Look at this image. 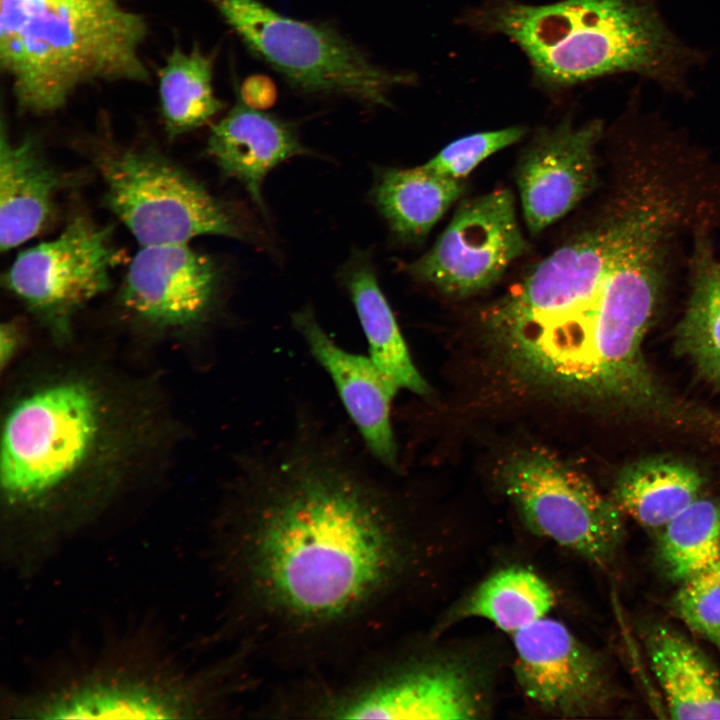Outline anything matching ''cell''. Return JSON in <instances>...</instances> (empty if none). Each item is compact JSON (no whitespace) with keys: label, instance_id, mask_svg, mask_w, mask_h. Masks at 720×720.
I'll use <instances>...</instances> for the list:
<instances>
[{"label":"cell","instance_id":"cell-1","mask_svg":"<svg viewBox=\"0 0 720 720\" xmlns=\"http://www.w3.org/2000/svg\"><path fill=\"white\" fill-rule=\"evenodd\" d=\"M336 448L302 439L254 468L228 544L261 604L296 624H329L359 612L402 562L376 482Z\"/></svg>","mask_w":720,"mask_h":720},{"label":"cell","instance_id":"cell-2","mask_svg":"<svg viewBox=\"0 0 720 720\" xmlns=\"http://www.w3.org/2000/svg\"><path fill=\"white\" fill-rule=\"evenodd\" d=\"M219 670L196 666L144 618L52 656L2 696L10 719H197L216 712Z\"/></svg>","mask_w":720,"mask_h":720},{"label":"cell","instance_id":"cell-3","mask_svg":"<svg viewBox=\"0 0 720 720\" xmlns=\"http://www.w3.org/2000/svg\"><path fill=\"white\" fill-rule=\"evenodd\" d=\"M472 23L516 43L553 88L629 72L681 90L701 58L671 32L656 0H494Z\"/></svg>","mask_w":720,"mask_h":720},{"label":"cell","instance_id":"cell-4","mask_svg":"<svg viewBox=\"0 0 720 720\" xmlns=\"http://www.w3.org/2000/svg\"><path fill=\"white\" fill-rule=\"evenodd\" d=\"M99 399L87 385L68 381L19 401L4 423L0 480L4 507L2 559L28 576L64 545L65 487L100 436Z\"/></svg>","mask_w":720,"mask_h":720},{"label":"cell","instance_id":"cell-5","mask_svg":"<svg viewBox=\"0 0 720 720\" xmlns=\"http://www.w3.org/2000/svg\"><path fill=\"white\" fill-rule=\"evenodd\" d=\"M144 17L119 0H0V64L18 108L48 114L81 86L147 82Z\"/></svg>","mask_w":720,"mask_h":720},{"label":"cell","instance_id":"cell-6","mask_svg":"<svg viewBox=\"0 0 720 720\" xmlns=\"http://www.w3.org/2000/svg\"><path fill=\"white\" fill-rule=\"evenodd\" d=\"M673 224L656 210L624 218L589 326L553 392L624 400L651 396L641 345L664 285Z\"/></svg>","mask_w":720,"mask_h":720},{"label":"cell","instance_id":"cell-7","mask_svg":"<svg viewBox=\"0 0 720 720\" xmlns=\"http://www.w3.org/2000/svg\"><path fill=\"white\" fill-rule=\"evenodd\" d=\"M619 211L539 262L484 313L499 353L557 344L588 323L613 254Z\"/></svg>","mask_w":720,"mask_h":720},{"label":"cell","instance_id":"cell-8","mask_svg":"<svg viewBox=\"0 0 720 720\" xmlns=\"http://www.w3.org/2000/svg\"><path fill=\"white\" fill-rule=\"evenodd\" d=\"M214 2L245 45L302 92L386 106L392 89L411 81L330 27L285 17L258 0Z\"/></svg>","mask_w":720,"mask_h":720},{"label":"cell","instance_id":"cell-9","mask_svg":"<svg viewBox=\"0 0 720 720\" xmlns=\"http://www.w3.org/2000/svg\"><path fill=\"white\" fill-rule=\"evenodd\" d=\"M497 479L532 533L601 568L615 559L623 514L567 462L544 449H521L503 460Z\"/></svg>","mask_w":720,"mask_h":720},{"label":"cell","instance_id":"cell-10","mask_svg":"<svg viewBox=\"0 0 720 720\" xmlns=\"http://www.w3.org/2000/svg\"><path fill=\"white\" fill-rule=\"evenodd\" d=\"M105 202L141 246L182 244L203 235L244 237L238 215L184 169L159 153L105 156Z\"/></svg>","mask_w":720,"mask_h":720},{"label":"cell","instance_id":"cell-11","mask_svg":"<svg viewBox=\"0 0 720 720\" xmlns=\"http://www.w3.org/2000/svg\"><path fill=\"white\" fill-rule=\"evenodd\" d=\"M527 249L507 188L462 202L433 247L407 272L440 292L466 297L488 289Z\"/></svg>","mask_w":720,"mask_h":720},{"label":"cell","instance_id":"cell-12","mask_svg":"<svg viewBox=\"0 0 720 720\" xmlns=\"http://www.w3.org/2000/svg\"><path fill=\"white\" fill-rule=\"evenodd\" d=\"M112 234L111 227L77 216L54 239L20 252L3 281L31 309L64 321L110 287L122 257Z\"/></svg>","mask_w":720,"mask_h":720},{"label":"cell","instance_id":"cell-13","mask_svg":"<svg viewBox=\"0 0 720 720\" xmlns=\"http://www.w3.org/2000/svg\"><path fill=\"white\" fill-rule=\"evenodd\" d=\"M513 674L525 698L560 718H589L615 698L606 664L563 622L549 615L510 635Z\"/></svg>","mask_w":720,"mask_h":720},{"label":"cell","instance_id":"cell-14","mask_svg":"<svg viewBox=\"0 0 720 720\" xmlns=\"http://www.w3.org/2000/svg\"><path fill=\"white\" fill-rule=\"evenodd\" d=\"M484 672L464 658L440 656L409 664L328 708L335 718L479 719L490 710Z\"/></svg>","mask_w":720,"mask_h":720},{"label":"cell","instance_id":"cell-15","mask_svg":"<svg viewBox=\"0 0 720 720\" xmlns=\"http://www.w3.org/2000/svg\"><path fill=\"white\" fill-rule=\"evenodd\" d=\"M599 120L574 126L565 121L535 135L519 159L516 181L525 222L532 234L553 224L596 185Z\"/></svg>","mask_w":720,"mask_h":720},{"label":"cell","instance_id":"cell-16","mask_svg":"<svg viewBox=\"0 0 720 720\" xmlns=\"http://www.w3.org/2000/svg\"><path fill=\"white\" fill-rule=\"evenodd\" d=\"M219 286L217 265L189 243L141 246L129 263L121 300L147 323L181 327L204 318Z\"/></svg>","mask_w":720,"mask_h":720},{"label":"cell","instance_id":"cell-17","mask_svg":"<svg viewBox=\"0 0 720 720\" xmlns=\"http://www.w3.org/2000/svg\"><path fill=\"white\" fill-rule=\"evenodd\" d=\"M292 321L312 356L333 381L369 452L381 464L396 467L398 453L390 409L399 389L369 356L335 344L310 309L294 313Z\"/></svg>","mask_w":720,"mask_h":720},{"label":"cell","instance_id":"cell-18","mask_svg":"<svg viewBox=\"0 0 720 720\" xmlns=\"http://www.w3.org/2000/svg\"><path fill=\"white\" fill-rule=\"evenodd\" d=\"M207 152L264 211L262 186L267 174L306 149L288 123L240 101L211 129Z\"/></svg>","mask_w":720,"mask_h":720},{"label":"cell","instance_id":"cell-19","mask_svg":"<svg viewBox=\"0 0 720 720\" xmlns=\"http://www.w3.org/2000/svg\"><path fill=\"white\" fill-rule=\"evenodd\" d=\"M59 178L32 137L12 143L1 125L0 248L9 251L46 224Z\"/></svg>","mask_w":720,"mask_h":720},{"label":"cell","instance_id":"cell-20","mask_svg":"<svg viewBox=\"0 0 720 720\" xmlns=\"http://www.w3.org/2000/svg\"><path fill=\"white\" fill-rule=\"evenodd\" d=\"M645 646L670 718L720 719V673L696 644L656 624L648 629Z\"/></svg>","mask_w":720,"mask_h":720},{"label":"cell","instance_id":"cell-21","mask_svg":"<svg viewBox=\"0 0 720 720\" xmlns=\"http://www.w3.org/2000/svg\"><path fill=\"white\" fill-rule=\"evenodd\" d=\"M343 274L368 342L369 357L398 389L427 395L430 388L413 363L370 258L354 255Z\"/></svg>","mask_w":720,"mask_h":720},{"label":"cell","instance_id":"cell-22","mask_svg":"<svg viewBox=\"0 0 720 720\" xmlns=\"http://www.w3.org/2000/svg\"><path fill=\"white\" fill-rule=\"evenodd\" d=\"M555 604L551 586L534 571L511 566L495 571L456 602L440 630L467 619H482L512 635L549 615Z\"/></svg>","mask_w":720,"mask_h":720},{"label":"cell","instance_id":"cell-23","mask_svg":"<svg viewBox=\"0 0 720 720\" xmlns=\"http://www.w3.org/2000/svg\"><path fill=\"white\" fill-rule=\"evenodd\" d=\"M464 190V179L440 175L423 164L383 170L372 197L395 235L417 241L429 233Z\"/></svg>","mask_w":720,"mask_h":720},{"label":"cell","instance_id":"cell-24","mask_svg":"<svg viewBox=\"0 0 720 720\" xmlns=\"http://www.w3.org/2000/svg\"><path fill=\"white\" fill-rule=\"evenodd\" d=\"M702 477L691 466L670 459H648L617 477L612 500L640 525L660 529L700 498Z\"/></svg>","mask_w":720,"mask_h":720},{"label":"cell","instance_id":"cell-25","mask_svg":"<svg viewBox=\"0 0 720 720\" xmlns=\"http://www.w3.org/2000/svg\"><path fill=\"white\" fill-rule=\"evenodd\" d=\"M703 237L691 263V290L677 345L698 371L720 386V263Z\"/></svg>","mask_w":720,"mask_h":720},{"label":"cell","instance_id":"cell-26","mask_svg":"<svg viewBox=\"0 0 720 720\" xmlns=\"http://www.w3.org/2000/svg\"><path fill=\"white\" fill-rule=\"evenodd\" d=\"M212 58L198 47L183 52L175 46L159 70V98L170 138L203 126L222 108L213 91Z\"/></svg>","mask_w":720,"mask_h":720},{"label":"cell","instance_id":"cell-27","mask_svg":"<svg viewBox=\"0 0 720 720\" xmlns=\"http://www.w3.org/2000/svg\"><path fill=\"white\" fill-rule=\"evenodd\" d=\"M659 530L658 555L670 579L681 583L720 562V498H698Z\"/></svg>","mask_w":720,"mask_h":720},{"label":"cell","instance_id":"cell-28","mask_svg":"<svg viewBox=\"0 0 720 720\" xmlns=\"http://www.w3.org/2000/svg\"><path fill=\"white\" fill-rule=\"evenodd\" d=\"M673 608L720 656V562L681 582Z\"/></svg>","mask_w":720,"mask_h":720},{"label":"cell","instance_id":"cell-29","mask_svg":"<svg viewBox=\"0 0 720 720\" xmlns=\"http://www.w3.org/2000/svg\"><path fill=\"white\" fill-rule=\"evenodd\" d=\"M525 134L524 127L513 126L466 135L446 145L424 165L440 175L464 179L486 158L516 143Z\"/></svg>","mask_w":720,"mask_h":720},{"label":"cell","instance_id":"cell-30","mask_svg":"<svg viewBox=\"0 0 720 720\" xmlns=\"http://www.w3.org/2000/svg\"><path fill=\"white\" fill-rule=\"evenodd\" d=\"M16 344V331L10 324L1 327V361L8 360L14 351Z\"/></svg>","mask_w":720,"mask_h":720}]
</instances>
